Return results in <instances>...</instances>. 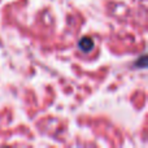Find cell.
I'll return each instance as SVG.
<instances>
[{
  "instance_id": "1",
  "label": "cell",
  "mask_w": 148,
  "mask_h": 148,
  "mask_svg": "<svg viewBox=\"0 0 148 148\" xmlns=\"http://www.w3.org/2000/svg\"><path fill=\"white\" fill-rule=\"evenodd\" d=\"M79 47H81L82 51L88 52V51H91L92 47H94V42H92L91 38H83L79 42Z\"/></svg>"
}]
</instances>
